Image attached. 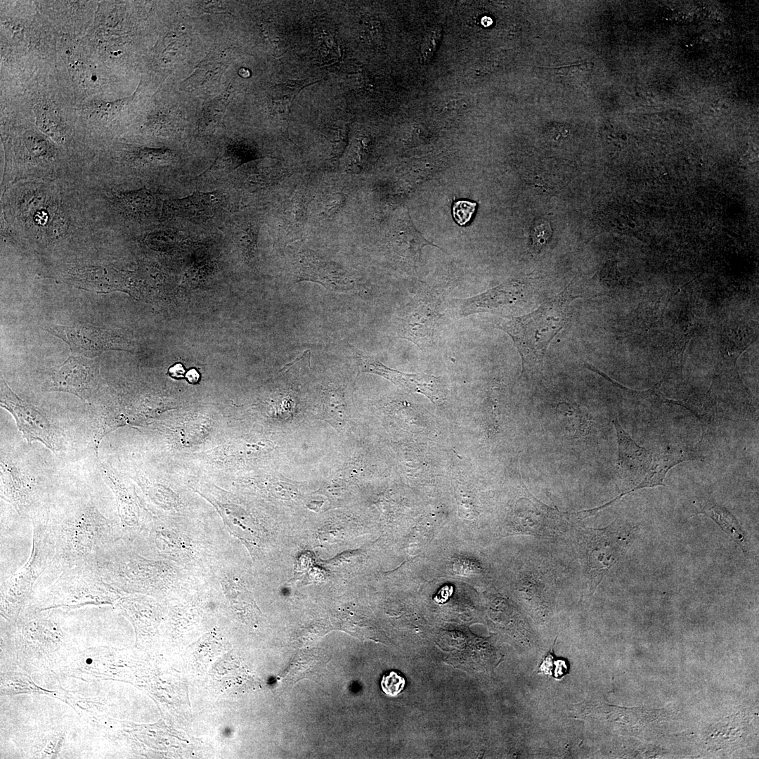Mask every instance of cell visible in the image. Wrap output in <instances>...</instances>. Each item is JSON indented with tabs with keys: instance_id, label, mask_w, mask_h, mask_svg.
Listing matches in <instances>:
<instances>
[{
	"instance_id": "cell-1",
	"label": "cell",
	"mask_w": 759,
	"mask_h": 759,
	"mask_svg": "<svg viewBox=\"0 0 759 759\" xmlns=\"http://www.w3.org/2000/svg\"><path fill=\"white\" fill-rule=\"evenodd\" d=\"M576 298L566 288L556 297L529 314L503 316L493 321L495 326L512 339L521 358V375L530 378L543 376L547 347L565 325L570 303Z\"/></svg>"
},
{
	"instance_id": "cell-2",
	"label": "cell",
	"mask_w": 759,
	"mask_h": 759,
	"mask_svg": "<svg viewBox=\"0 0 759 759\" xmlns=\"http://www.w3.org/2000/svg\"><path fill=\"white\" fill-rule=\"evenodd\" d=\"M110 521L93 507H88L58 531L56 538L58 553L70 566L96 563L109 550Z\"/></svg>"
},
{
	"instance_id": "cell-3",
	"label": "cell",
	"mask_w": 759,
	"mask_h": 759,
	"mask_svg": "<svg viewBox=\"0 0 759 759\" xmlns=\"http://www.w3.org/2000/svg\"><path fill=\"white\" fill-rule=\"evenodd\" d=\"M449 289L422 287L401 309L396 327L400 338L414 343L420 349L433 342L435 326L442 302Z\"/></svg>"
},
{
	"instance_id": "cell-4",
	"label": "cell",
	"mask_w": 759,
	"mask_h": 759,
	"mask_svg": "<svg viewBox=\"0 0 759 759\" xmlns=\"http://www.w3.org/2000/svg\"><path fill=\"white\" fill-rule=\"evenodd\" d=\"M618 457V469L628 487L615 500L632 491L663 485L668 468L660 460L659 452H653L639 446L614 419Z\"/></svg>"
},
{
	"instance_id": "cell-5",
	"label": "cell",
	"mask_w": 759,
	"mask_h": 759,
	"mask_svg": "<svg viewBox=\"0 0 759 759\" xmlns=\"http://www.w3.org/2000/svg\"><path fill=\"white\" fill-rule=\"evenodd\" d=\"M99 358L70 356L48 377V391L67 392L89 402L98 396L103 381L100 374Z\"/></svg>"
},
{
	"instance_id": "cell-6",
	"label": "cell",
	"mask_w": 759,
	"mask_h": 759,
	"mask_svg": "<svg viewBox=\"0 0 759 759\" xmlns=\"http://www.w3.org/2000/svg\"><path fill=\"white\" fill-rule=\"evenodd\" d=\"M46 330L68 344L73 355L97 358L109 350H128L130 342L119 331L89 325L48 326Z\"/></svg>"
},
{
	"instance_id": "cell-7",
	"label": "cell",
	"mask_w": 759,
	"mask_h": 759,
	"mask_svg": "<svg viewBox=\"0 0 759 759\" xmlns=\"http://www.w3.org/2000/svg\"><path fill=\"white\" fill-rule=\"evenodd\" d=\"M1 406L15 418L28 443L39 441L53 452L60 448L57 429L36 406L20 398L1 377Z\"/></svg>"
},
{
	"instance_id": "cell-8",
	"label": "cell",
	"mask_w": 759,
	"mask_h": 759,
	"mask_svg": "<svg viewBox=\"0 0 759 759\" xmlns=\"http://www.w3.org/2000/svg\"><path fill=\"white\" fill-rule=\"evenodd\" d=\"M592 530L588 538V562L592 573L601 579L628 550L634 530L616 521L606 528Z\"/></svg>"
},
{
	"instance_id": "cell-9",
	"label": "cell",
	"mask_w": 759,
	"mask_h": 759,
	"mask_svg": "<svg viewBox=\"0 0 759 759\" xmlns=\"http://www.w3.org/2000/svg\"><path fill=\"white\" fill-rule=\"evenodd\" d=\"M527 290L518 281H508L481 294L453 299L455 316L465 317L479 313H500L512 311L524 303Z\"/></svg>"
},
{
	"instance_id": "cell-10",
	"label": "cell",
	"mask_w": 759,
	"mask_h": 759,
	"mask_svg": "<svg viewBox=\"0 0 759 759\" xmlns=\"http://www.w3.org/2000/svg\"><path fill=\"white\" fill-rule=\"evenodd\" d=\"M360 372L382 376L396 386L411 392L424 395L432 402H442L446 397L445 386L441 377L425 374H408L382 363L377 358L364 354L358 356Z\"/></svg>"
},
{
	"instance_id": "cell-11",
	"label": "cell",
	"mask_w": 759,
	"mask_h": 759,
	"mask_svg": "<svg viewBox=\"0 0 759 759\" xmlns=\"http://www.w3.org/2000/svg\"><path fill=\"white\" fill-rule=\"evenodd\" d=\"M34 547L27 563L11 580L8 588V597L19 598L25 596L33 583L47 564L48 559L54 553L56 538L51 528L46 526L34 528Z\"/></svg>"
},
{
	"instance_id": "cell-12",
	"label": "cell",
	"mask_w": 759,
	"mask_h": 759,
	"mask_svg": "<svg viewBox=\"0 0 759 759\" xmlns=\"http://www.w3.org/2000/svg\"><path fill=\"white\" fill-rule=\"evenodd\" d=\"M296 281L318 283L330 291H348L353 283L337 264L327 261L306 246L296 254Z\"/></svg>"
},
{
	"instance_id": "cell-13",
	"label": "cell",
	"mask_w": 759,
	"mask_h": 759,
	"mask_svg": "<svg viewBox=\"0 0 759 759\" xmlns=\"http://www.w3.org/2000/svg\"><path fill=\"white\" fill-rule=\"evenodd\" d=\"M223 203V195L218 193H194L186 197L173 200L167 205L173 216L197 219L212 216Z\"/></svg>"
},
{
	"instance_id": "cell-14",
	"label": "cell",
	"mask_w": 759,
	"mask_h": 759,
	"mask_svg": "<svg viewBox=\"0 0 759 759\" xmlns=\"http://www.w3.org/2000/svg\"><path fill=\"white\" fill-rule=\"evenodd\" d=\"M397 226L394 247L397 254L410 266L420 261L422 250L426 245L439 248L428 241L414 226L407 212L403 214Z\"/></svg>"
},
{
	"instance_id": "cell-15",
	"label": "cell",
	"mask_w": 759,
	"mask_h": 759,
	"mask_svg": "<svg viewBox=\"0 0 759 759\" xmlns=\"http://www.w3.org/2000/svg\"><path fill=\"white\" fill-rule=\"evenodd\" d=\"M554 415L564 431L572 437H585L591 430L592 422L589 413L577 403L561 401L555 406Z\"/></svg>"
},
{
	"instance_id": "cell-16",
	"label": "cell",
	"mask_w": 759,
	"mask_h": 759,
	"mask_svg": "<svg viewBox=\"0 0 759 759\" xmlns=\"http://www.w3.org/2000/svg\"><path fill=\"white\" fill-rule=\"evenodd\" d=\"M699 512L713 519L745 552L747 543L745 536L734 517L725 508L709 500L699 502Z\"/></svg>"
},
{
	"instance_id": "cell-17",
	"label": "cell",
	"mask_w": 759,
	"mask_h": 759,
	"mask_svg": "<svg viewBox=\"0 0 759 759\" xmlns=\"http://www.w3.org/2000/svg\"><path fill=\"white\" fill-rule=\"evenodd\" d=\"M325 419L332 425L342 426L349 419V403L341 390L325 391L323 397Z\"/></svg>"
},
{
	"instance_id": "cell-18",
	"label": "cell",
	"mask_w": 759,
	"mask_h": 759,
	"mask_svg": "<svg viewBox=\"0 0 759 759\" xmlns=\"http://www.w3.org/2000/svg\"><path fill=\"white\" fill-rule=\"evenodd\" d=\"M308 84L309 82L306 80H290L276 85L271 92L273 110L278 113L287 115L294 98L304 86Z\"/></svg>"
},
{
	"instance_id": "cell-19",
	"label": "cell",
	"mask_w": 759,
	"mask_h": 759,
	"mask_svg": "<svg viewBox=\"0 0 759 759\" xmlns=\"http://www.w3.org/2000/svg\"><path fill=\"white\" fill-rule=\"evenodd\" d=\"M380 685L387 695L396 696L404 689L406 679L396 671L391 670L382 676Z\"/></svg>"
},
{
	"instance_id": "cell-20",
	"label": "cell",
	"mask_w": 759,
	"mask_h": 759,
	"mask_svg": "<svg viewBox=\"0 0 759 759\" xmlns=\"http://www.w3.org/2000/svg\"><path fill=\"white\" fill-rule=\"evenodd\" d=\"M442 29L436 26L429 30L425 36L421 48V61L426 63L433 56L436 51L442 37Z\"/></svg>"
},
{
	"instance_id": "cell-21",
	"label": "cell",
	"mask_w": 759,
	"mask_h": 759,
	"mask_svg": "<svg viewBox=\"0 0 759 759\" xmlns=\"http://www.w3.org/2000/svg\"><path fill=\"white\" fill-rule=\"evenodd\" d=\"M37 124L41 131L48 134L51 136L58 138L59 130L58 122L56 121L54 114L48 108L37 107L35 110Z\"/></svg>"
},
{
	"instance_id": "cell-22",
	"label": "cell",
	"mask_w": 759,
	"mask_h": 759,
	"mask_svg": "<svg viewBox=\"0 0 759 759\" xmlns=\"http://www.w3.org/2000/svg\"><path fill=\"white\" fill-rule=\"evenodd\" d=\"M476 207V202L469 200L455 201L453 205V216L455 222L462 226L466 225L475 212Z\"/></svg>"
},
{
	"instance_id": "cell-23",
	"label": "cell",
	"mask_w": 759,
	"mask_h": 759,
	"mask_svg": "<svg viewBox=\"0 0 759 759\" xmlns=\"http://www.w3.org/2000/svg\"><path fill=\"white\" fill-rule=\"evenodd\" d=\"M551 235L548 223H541L533 230V242L536 248H540L545 245Z\"/></svg>"
},
{
	"instance_id": "cell-24",
	"label": "cell",
	"mask_w": 759,
	"mask_h": 759,
	"mask_svg": "<svg viewBox=\"0 0 759 759\" xmlns=\"http://www.w3.org/2000/svg\"><path fill=\"white\" fill-rule=\"evenodd\" d=\"M467 108L468 100L460 98L448 101L442 109L443 110H460V109L462 110V108L465 109Z\"/></svg>"
},
{
	"instance_id": "cell-25",
	"label": "cell",
	"mask_w": 759,
	"mask_h": 759,
	"mask_svg": "<svg viewBox=\"0 0 759 759\" xmlns=\"http://www.w3.org/2000/svg\"><path fill=\"white\" fill-rule=\"evenodd\" d=\"M452 592L453 587L450 585H445L441 588L434 599L439 604H443L451 596Z\"/></svg>"
},
{
	"instance_id": "cell-26",
	"label": "cell",
	"mask_w": 759,
	"mask_h": 759,
	"mask_svg": "<svg viewBox=\"0 0 759 759\" xmlns=\"http://www.w3.org/2000/svg\"><path fill=\"white\" fill-rule=\"evenodd\" d=\"M169 372L171 377L180 378L183 376L185 371L181 364H176L169 369Z\"/></svg>"
},
{
	"instance_id": "cell-27",
	"label": "cell",
	"mask_w": 759,
	"mask_h": 759,
	"mask_svg": "<svg viewBox=\"0 0 759 759\" xmlns=\"http://www.w3.org/2000/svg\"><path fill=\"white\" fill-rule=\"evenodd\" d=\"M186 377L190 383L195 384L199 381L200 375L196 370L192 369L187 372Z\"/></svg>"
},
{
	"instance_id": "cell-28",
	"label": "cell",
	"mask_w": 759,
	"mask_h": 759,
	"mask_svg": "<svg viewBox=\"0 0 759 759\" xmlns=\"http://www.w3.org/2000/svg\"><path fill=\"white\" fill-rule=\"evenodd\" d=\"M91 661L90 659H88V660L86 661V663H91V661Z\"/></svg>"
}]
</instances>
